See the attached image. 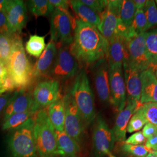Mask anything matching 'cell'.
I'll list each match as a JSON object with an SVG mask.
<instances>
[{
  "label": "cell",
  "mask_w": 157,
  "mask_h": 157,
  "mask_svg": "<svg viewBox=\"0 0 157 157\" xmlns=\"http://www.w3.org/2000/svg\"><path fill=\"white\" fill-rule=\"evenodd\" d=\"M108 46L109 42L96 27L75 19L73 42L69 49L79 65L90 66L107 59Z\"/></svg>",
  "instance_id": "6da1fadb"
},
{
  "label": "cell",
  "mask_w": 157,
  "mask_h": 157,
  "mask_svg": "<svg viewBox=\"0 0 157 157\" xmlns=\"http://www.w3.org/2000/svg\"><path fill=\"white\" fill-rule=\"evenodd\" d=\"M9 76L17 90L27 89L34 81L33 67L26 55L19 34L12 35L11 52L6 64Z\"/></svg>",
  "instance_id": "7a4b0ae2"
},
{
  "label": "cell",
  "mask_w": 157,
  "mask_h": 157,
  "mask_svg": "<svg viewBox=\"0 0 157 157\" xmlns=\"http://www.w3.org/2000/svg\"><path fill=\"white\" fill-rule=\"evenodd\" d=\"M69 93L78 108L86 127L89 126L94 121L96 112L94 94L84 69L78 71Z\"/></svg>",
  "instance_id": "3957f363"
},
{
  "label": "cell",
  "mask_w": 157,
  "mask_h": 157,
  "mask_svg": "<svg viewBox=\"0 0 157 157\" xmlns=\"http://www.w3.org/2000/svg\"><path fill=\"white\" fill-rule=\"evenodd\" d=\"M34 119V137L39 157H56V130L51 123L47 111L45 109L38 111Z\"/></svg>",
  "instance_id": "277c9868"
},
{
  "label": "cell",
  "mask_w": 157,
  "mask_h": 157,
  "mask_svg": "<svg viewBox=\"0 0 157 157\" xmlns=\"http://www.w3.org/2000/svg\"><path fill=\"white\" fill-rule=\"evenodd\" d=\"M34 115L20 127L12 130L8 139L12 157H39L34 137Z\"/></svg>",
  "instance_id": "5b68a950"
},
{
  "label": "cell",
  "mask_w": 157,
  "mask_h": 157,
  "mask_svg": "<svg viewBox=\"0 0 157 157\" xmlns=\"http://www.w3.org/2000/svg\"><path fill=\"white\" fill-rule=\"evenodd\" d=\"M75 19L69 11L58 9L51 15V41L54 42L57 48L63 46H70L73 40Z\"/></svg>",
  "instance_id": "8992f818"
},
{
  "label": "cell",
  "mask_w": 157,
  "mask_h": 157,
  "mask_svg": "<svg viewBox=\"0 0 157 157\" xmlns=\"http://www.w3.org/2000/svg\"><path fill=\"white\" fill-rule=\"evenodd\" d=\"M145 33L126 39L127 53L123 64L141 72L153 68L148 56L145 41Z\"/></svg>",
  "instance_id": "52a82bcc"
},
{
  "label": "cell",
  "mask_w": 157,
  "mask_h": 157,
  "mask_svg": "<svg viewBox=\"0 0 157 157\" xmlns=\"http://www.w3.org/2000/svg\"><path fill=\"white\" fill-rule=\"evenodd\" d=\"M62 98L65 107L64 131L79 144L86 128L83 119L70 93H67Z\"/></svg>",
  "instance_id": "ba28073f"
},
{
  "label": "cell",
  "mask_w": 157,
  "mask_h": 157,
  "mask_svg": "<svg viewBox=\"0 0 157 157\" xmlns=\"http://www.w3.org/2000/svg\"><path fill=\"white\" fill-rule=\"evenodd\" d=\"M93 130V152L94 157L108 156L112 150L115 140L112 129L100 115L96 116Z\"/></svg>",
  "instance_id": "9c48e42d"
},
{
  "label": "cell",
  "mask_w": 157,
  "mask_h": 157,
  "mask_svg": "<svg viewBox=\"0 0 157 157\" xmlns=\"http://www.w3.org/2000/svg\"><path fill=\"white\" fill-rule=\"evenodd\" d=\"M79 64L71 53L69 46H63L58 48L55 62L49 76L52 79L65 80L76 76Z\"/></svg>",
  "instance_id": "30bf717a"
},
{
  "label": "cell",
  "mask_w": 157,
  "mask_h": 157,
  "mask_svg": "<svg viewBox=\"0 0 157 157\" xmlns=\"http://www.w3.org/2000/svg\"><path fill=\"white\" fill-rule=\"evenodd\" d=\"M110 103L116 111H122L126 105V86L123 65L117 63L109 67Z\"/></svg>",
  "instance_id": "8fae6325"
},
{
  "label": "cell",
  "mask_w": 157,
  "mask_h": 157,
  "mask_svg": "<svg viewBox=\"0 0 157 157\" xmlns=\"http://www.w3.org/2000/svg\"><path fill=\"white\" fill-rule=\"evenodd\" d=\"M61 97L59 81L50 79L40 82L32 93L35 112L48 108Z\"/></svg>",
  "instance_id": "7c38bea8"
},
{
  "label": "cell",
  "mask_w": 157,
  "mask_h": 157,
  "mask_svg": "<svg viewBox=\"0 0 157 157\" xmlns=\"http://www.w3.org/2000/svg\"><path fill=\"white\" fill-rule=\"evenodd\" d=\"M122 3V0L108 1L106 9L100 15L101 21L97 29L108 42L117 34L119 28Z\"/></svg>",
  "instance_id": "4fadbf2b"
},
{
  "label": "cell",
  "mask_w": 157,
  "mask_h": 157,
  "mask_svg": "<svg viewBox=\"0 0 157 157\" xmlns=\"http://www.w3.org/2000/svg\"><path fill=\"white\" fill-rule=\"evenodd\" d=\"M6 15L11 35L19 34L26 25L27 7L21 0H8Z\"/></svg>",
  "instance_id": "5bb4252c"
},
{
  "label": "cell",
  "mask_w": 157,
  "mask_h": 157,
  "mask_svg": "<svg viewBox=\"0 0 157 157\" xmlns=\"http://www.w3.org/2000/svg\"><path fill=\"white\" fill-rule=\"evenodd\" d=\"M32 111L34 109V102L32 94L27 89L17 90L11 96L4 111V121L13 114Z\"/></svg>",
  "instance_id": "9a60e30c"
},
{
  "label": "cell",
  "mask_w": 157,
  "mask_h": 157,
  "mask_svg": "<svg viewBox=\"0 0 157 157\" xmlns=\"http://www.w3.org/2000/svg\"><path fill=\"white\" fill-rule=\"evenodd\" d=\"M109 67L107 59L101 60L94 65L95 89L100 100L105 104L110 102Z\"/></svg>",
  "instance_id": "2e32d148"
},
{
  "label": "cell",
  "mask_w": 157,
  "mask_h": 157,
  "mask_svg": "<svg viewBox=\"0 0 157 157\" xmlns=\"http://www.w3.org/2000/svg\"><path fill=\"white\" fill-rule=\"evenodd\" d=\"M141 104L133 102H126V107L119 112L112 129L115 142L122 143L126 140V129L129 121Z\"/></svg>",
  "instance_id": "e0dca14e"
},
{
  "label": "cell",
  "mask_w": 157,
  "mask_h": 157,
  "mask_svg": "<svg viewBox=\"0 0 157 157\" xmlns=\"http://www.w3.org/2000/svg\"><path fill=\"white\" fill-rule=\"evenodd\" d=\"M57 54L56 44L50 41L33 67V78L34 80L45 76H49Z\"/></svg>",
  "instance_id": "ac0fdd59"
},
{
  "label": "cell",
  "mask_w": 157,
  "mask_h": 157,
  "mask_svg": "<svg viewBox=\"0 0 157 157\" xmlns=\"http://www.w3.org/2000/svg\"><path fill=\"white\" fill-rule=\"evenodd\" d=\"M123 67L126 91L128 94L127 101L140 104V100L141 93L140 72L129 67L126 64H123Z\"/></svg>",
  "instance_id": "d6986e66"
},
{
  "label": "cell",
  "mask_w": 157,
  "mask_h": 157,
  "mask_svg": "<svg viewBox=\"0 0 157 157\" xmlns=\"http://www.w3.org/2000/svg\"><path fill=\"white\" fill-rule=\"evenodd\" d=\"M126 36L125 34L117 32L109 41L107 59L109 66L122 63L127 53Z\"/></svg>",
  "instance_id": "ffe728a7"
},
{
  "label": "cell",
  "mask_w": 157,
  "mask_h": 157,
  "mask_svg": "<svg viewBox=\"0 0 157 157\" xmlns=\"http://www.w3.org/2000/svg\"><path fill=\"white\" fill-rule=\"evenodd\" d=\"M141 81V104L149 102L157 103V78L154 71L147 69L140 73Z\"/></svg>",
  "instance_id": "44dd1931"
},
{
  "label": "cell",
  "mask_w": 157,
  "mask_h": 157,
  "mask_svg": "<svg viewBox=\"0 0 157 157\" xmlns=\"http://www.w3.org/2000/svg\"><path fill=\"white\" fill-rule=\"evenodd\" d=\"M57 154L61 157H77L80 152L78 143L65 131L56 130Z\"/></svg>",
  "instance_id": "7402d4cb"
},
{
  "label": "cell",
  "mask_w": 157,
  "mask_h": 157,
  "mask_svg": "<svg viewBox=\"0 0 157 157\" xmlns=\"http://www.w3.org/2000/svg\"><path fill=\"white\" fill-rule=\"evenodd\" d=\"M69 4L78 20L91 25L97 28L98 27L101 19L98 13L84 5L80 0H71L69 1Z\"/></svg>",
  "instance_id": "603a6c76"
},
{
  "label": "cell",
  "mask_w": 157,
  "mask_h": 157,
  "mask_svg": "<svg viewBox=\"0 0 157 157\" xmlns=\"http://www.w3.org/2000/svg\"><path fill=\"white\" fill-rule=\"evenodd\" d=\"M47 113L51 123L58 132L64 131L65 107L63 98L61 97L47 108Z\"/></svg>",
  "instance_id": "cb8c5ba5"
},
{
  "label": "cell",
  "mask_w": 157,
  "mask_h": 157,
  "mask_svg": "<svg viewBox=\"0 0 157 157\" xmlns=\"http://www.w3.org/2000/svg\"><path fill=\"white\" fill-rule=\"evenodd\" d=\"M136 11V9L133 1H122L119 15L121 21V25L119 29V31L127 33L133 21Z\"/></svg>",
  "instance_id": "d4e9b609"
},
{
  "label": "cell",
  "mask_w": 157,
  "mask_h": 157,
  "mask_svg": "<svg viewBox=\"0 0 157 157\" xmlns=\"http://www.w3.org/2000/svg\"><path fill=\"white\" fill-rule=\"evenodd\" d=\"M146 48L153 71H157V28L145 32Z\"/></svg>",
  "instance_id": "484cf974"
},
{
  "label": "cell",
  "mask_w": 157,
  "mask_h": 157,
  "mask_svg": "<svg viewBox=\"0 0 157 157\" xmlns=\"http://www.w3.org/2000/svg\"><path fill=\"white\" fill-rule=\"evenodd\" d=\"M36 113L29 111L13 114L4 122L2 129L3 130L12 131L17 129L28 121L30 118L33 117Z\"/></svg>",
  "instance_id": "4316f807"
},
{
  "label": "cell",
  "mask_w": 157,
  "mask_h": 157,
  "mask_svg": "<svg viewBox=\"0 0 157 157\" xmlns=\"http://www.w3.org/2000/svg\"><path fill=\"white\" fill-rule=\"evenodd\" d=\"M146 32H147V22L144 12L143 10H137L135 12L132 26L126 33V39Z\"/></svg>",
  "instance_id": "83f0119b"
},
{
  "label": "cell",
  "mask_w": 157,
  "mask_h": 157,
  "mask_svg": "<svg viewBox=\"0 0 157 157\" xmlns=\"http://www.w3.org/2000/svg\"><path fill=\"white\" fill-rule=\"evenodd\" d=\"M45 36H40L37 34L31 35L26 43L25 49L29 55L39 58L45 50Z\"/></svg>",
  "instance_id": "f1b7e54d"
},
{
  "label": "cell",
  "mask_w": 157,
  "mask_h": 157,
  "mask_svg": "<svg viewBox=\"0 0 157 157\" xmlns=\"http://www.w3.org/2000/svg\"><path fill=\"white\" fill-rule=\"evenodd\" d=\"M28 4L30 11L36 17H48L54 11L48 0H32Z\"/></svg>",
  "instance_id": "f546056e"
},
{
  "label": "cell",
  "mask_w": 157,
  "mask_h": 157,
  "mask_svg": "<svg viewBox=\"0 0 157 157\" xmlns=\"http://www.w3.org/2000/svg\"><path fill=\"white\" fill-rule=\"evenodd\" d=\"M138 111L146 119L147 123L157 126V103L149 102L141 104Z\"/></svg>",
  "instance_id": "4dcf8cb0"
},
{
  "label": "cell",
  "mask_w": 157,
  "mask_h": 157,
  "mask_svg": "<svg viewBox=\"0 0 157 157\" xmlns=\"http://www.w3.org/2000/svg\"><path fill=\"white\" fill-rule=\"evenodd\" d=\"M143 11L147 19L148 31L157 26V6L155 1H147Z\"/></svg>",
  "instance_id": "1f68e13d"
},
{
  "label": "cell",
  "mask_w": 157,
  "mask_h": 157,
  "mask_svg": "<svg viewBox=\"0 0 157 157\" xmlns=\"http://www.w3.org/2000/svg\"><path fill=\"white\" fill-rule=\"evenodd\" d=\"M12 35L0 34V61L7 64L11 52Z\"/></svg>",
  "instance_id": "d6a6232c"
},
{
  "label": "cell",
  "mask_w": 157,
  "mask_h": 157,
  "mask_svg": "<svg viewBox=\"0 0 157 157\" xmlns=\"http://www.w3.org/2000/svg\"><path fill=\"white\" fill-rule=\"evenodd\" d=\"M121 150L130 157H146L149 153L144 144L135 146L124 143L121 146Z\"/></svg>",
  "instance_id": "836d02e7"
},
{
  "label": "cell",
  "mask_w": 157,
  "mask_h": 157,
  "mask_svg": "<svg viewBox=\"0 0 157 157\" xmlns=\"http://www.w3.org/2000/svg\"><path fill=\"white\" fill-rule=\"evenodd\" d=\"M147 124L146 119L137 110L130 118L127 126L126 132L130 133L139 132Z\"/></svg>",
  "instance_id": "e575fe53"
},
{
  "label": "cell",
  "mask_w": 157,
  "mask_h": 157,
  "mask_svg": "<svg viewBox=\"0 0 157 157\" xmlns=\"http://www.w3.org/2000/svg\"><path fill=\"white\" fill-rule=\"evenodd\" d=\"M84 5L100 15L107 8L108 1L105 0H80Z\"/></svg>",
  "instance_id": "d590c367"
},
{
  "label": "cell",
  "mask_w": 157,
  "mask_h": 157,
  "mask_svg": "<svg viewBox=\"0 0 157 157\" xmlns=\"http://www.w3.org/2000/svg\"><path fill=\"white\" fill-rule=\"evenodd\" d=\"M147 139L142 133V132H137L130 136L128 139L124 141L126 144L139 146L143 145L146 143Z\"/></svg>",
  "instance_id": "8d00e7d4"
},
{
  "label": "cell",
  "mask_w": 157,
  "mask_h": 157,
  "mask_svg": "<svg viewBox=\"0 0 157 157\" xmlns=\"http://www.w3.org/2000/svg\"><path fill=\"white\" fill-rule=\"evenodd\" d=\"M15 89H17L15 84L8 75L4 82L0 86V94H2L6 92H11Z\"/></svg>",
  "instance_id": "74e56055"
},
{
  "label": "cell",
  "mask_w": 157,
  "mask_h": 157,
  "mask_svg": "<svg viewBox=\"0 0 157 157\" xmlns=\"http://www.w3.org/2000/svg\"><path fill=\"white\" fill-rule=\"evenodd\" d=\"M51 4L54 8L63 11H69V1L67 0H49Z\"/></svg>",
  "instance_id": "f35d334b"
},
{
  "label": "cell",
  "mask_w": 157,
  "mask_h": 157,
  "mask_svg": "<svg viewBox=\"0 0 157 157\" xmlns=\"http://www.w3.org/2000/svg\"><path fill=\"white\" fill-rule=\"evenodd\" d=\"M142 133L147 139L157 134V126L150 123L146 124L143 128Z\"/></svg>",
  "instance_id": "ab89813d"
},
{
  "label": "cell",
  "mask_w": 157,
  "mask_h": 157,
  "mask_svg": "<svg viewBox=\"0 0 157 157\" xmlns=\"http://www.w3.org/2000/svg\"><path fill=\"white\" fill-rule=\"evenodd\" d=\"M145 146L149 153L157 151V134L147 139Z\"/></svg>",
  "instance_id": "60d3db41"
},
{
  "label": "cell",
  "mask_w": 157,
  "mask_h": 157,
  "mask_svg": "<svg viewBox=\"0 0 157 157\" xmlns=\"http://www.w3.org/2000/svg\"><path fill=\"white\" fill-rule=\"evenodd\" d=\"M0 34L11 36L9 32L6 14L0 11Z\"/></svg>",
  "instance_id": "b9f144b4"
},
{
  "label": "cell",
  "mask_w": 157,
  "mask_h": 157,
  "mask_svg": "<svg viewBox=\"0 0 157 157\" xmlns=\"http://www.w3.org/2000/svg\"><path fill=\"white\" fill-rule=\"evenodd\" d=\"M8 75L7 67L5 63L0 61V86Z\"/></svg>",
  "instance_id": "7bdbcfd3"
},
{
  "label": "cell",
  "mask_w": 157,
  "mask_h": 157,
  "mask_svg": "<svg viewBox=\"0 0 157 157\" xmlns=\"http://www.w3.org/2000/svg\"><path fill=\"white\" fill-rule=\"evenodd\" d=\"M11 98V95L9 94L6 95H0V114L6 108Z\"/></svg>",
  "instance_id": "ee69618b"
},
{
  "label": "cell",
  "mask_w": 157,
  "mask_h": 157,
  "mask_svg": "<svg viewBox=\"0 0 157 157\" xmlns=\"http://www.w3.org/2000/svg\"><path fill=\"white\" fill-rule=\"evenodd\" d=\"M146 0H134L133 2L135 4V8L136 10H143L146 4Z\"/></svg>",
  "instance_id": "f6af8a7d"
},
{
  "label": "cell",
  "mask_w": 157,
  "mask_h": 157,
  "mask_svg": "<svg viewBox=\"0 0 157 157\" xmlns=\"http://www.w3.org/2000/svg\"><path fill=\"white\" fill-rule=\"evenodd\" d=\"M8 2V0H0V11L4 13L5 14Z\"/></svg>",
  "instance_id": "bcb514c9"
},
{
  "label": "cell",
  "mask_w": 157,
  "mask_h": 157,
  "mask_svg": "<svg viewBox=\"0 0 157 157\" xmlns=\"http://www.w3.org/2000/svg\"><path fill=\"white\" fill-rule=\"evenodd\" d=\"M146 157H157L156 155V153L155 152H150L148 153V155L146 156Z\"/></svg>",
  "instance_id": "7dc6e473"
},
{
  "label": "cell",
  "mask_w": 157,
  "mask_h": 157,
  "mask_svg": "<svg viewBox=\"0 0 157 157\" xmlns=\"http://www.w3.org/2000/svg\"><path fill=\"white\" fill-rule=\"evenodd\" d=\"M109 157H115V156H113V155H112V154H110L109 155H108Z\"/></svg>",
  "instance_id": "c3c4849f"
},
{
  "label": "cell",
  "mask_w": 157,
  "mask_h": 157,
  "mask_svg": "<svg viewBox=\"0 0 157 157\" xmlns=\"http://www.w3.org/2000/svg\"><path fill=\"white\" fill-rule=\"evenodd\" d=\"M154 73H155V76L157 77V71H155V72Z\"/></svg>",
  "instance_id": "681fc988"
},
{
  "label": "cell",
  "mask_w": 157,
  "mask_h": 157,
  "mask_svg": "<svg viewBox=\"0 0 157 157\" xmlns=\"http://www.w3.org/2000/svg\"><path fill=\"white\" fill-rule=\"evenodd\" d=\"M155 3H156V5H157V0H156V1H155Z\"/></svg>",
  "instance_id": "f907efd6"
},
{
  "label": "cell",
  "mask_w": 157,
  "mask_h": 157,
  "mask_svg": "<svg viewBox=\"0 0 157 157\" xmlns=\"http://www.w3.org/2000/svg\"><path fill=\"white\" fill-rule=\"evenodd\" d=\"M155 153H156V155H157V151L155 152Z\"/></svg>",
  "instance_id": "816d5d0a"
},
{
  "label": "cell",
  "mask_w": 157,
  "mask_h": 157,
  "mask_svg": "<svg viewBox=\"0 0 157 157\" xmlns=\"http://www.w3.org/2000/svg\"></svg>",
  "instance_id": "f5cc1de1"
}]
</instances>
